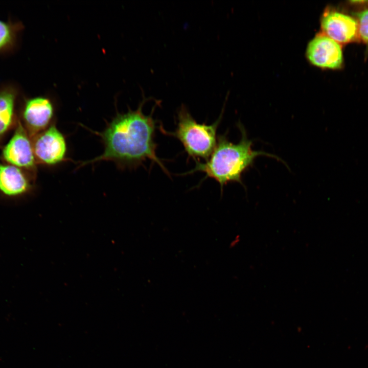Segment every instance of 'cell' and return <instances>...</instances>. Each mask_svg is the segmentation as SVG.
<instances>
[{"label":"cell","mask_w":368,"mask_h":368,"mask_svg":"<svg viewBox=\"0 0 368 368\" xmlns=\"http://www.w3.org/2000/svg\"><path fill=\"white\" fill-rule=\"evenodd\" d=\"M147 100V98H144L136 110L117 112L102 131L96 132L103 144V152L93 159L81 162L79 167L102 161H111L119 168L131 169L149 159L169 174L156 153V123L152 114L154 109L153 108L148 116L143 112L142 108Z\"/></svg>","instance_id":"obj_1"},{"label":"cell","mask_w":368,"mask_h":368,"mask_svg":"<svg viewBox=\"0 0 368 368\" xmlns=\"http://www.w3.org/2000/svg\"><path fill=\"white\" fill-rule=\"evenodd\" d=\"M238 127L241 132L238 143L230 142L225 134L218 135L216 147L210 157L204 163L196 161L195 168L184 174L203 172L206 178L214 179L222 189L231 182L243 185V174L252 166L258 156L264 155L279 159L273 154L253 150L252 141L248 138L244 127L240 123Z\"/></svg>","instance_id":"obj_2"},{"label":"cell","mask_w":368,"mask_h":368,"mask_svg":"<svg viewBox=\"0 0 368 368\" xmlns=\"http://www.w3.org/2000/svg\"><path fill=\"white\" fill-rule=\"evenodd\" d=\"M222 114L214 123L207 125L198 123L185 106H181L177 113V123L173 132H168L160 126L166 134L176 137L183 145L188 155L194 160H206L212 154L217 144V130L222 119Z\"/></svg>","instance_id":"obj_3"},{"label":"cell","mask_w":368,"mask_h":368,"mask_svg":"<svg viewBox=\"0 0 368 368\" xmlns=\"http://www.w3.org/2000/svg\"><path fill=\"white\" fill-rule=\"evenodd\" d=\"M32 146L36 160L41 164L54 166L66 159V140L55 121L34 137Z\"/></svg>","instance_id":"obj_4"},{"label":"cell","mask_w":368,"mask_h":368,"mask_svg":"<svg viewBox=\"0 0 368 368\" xmlns=\"http://www.w3.org/2000/svg\"><path fill=\"white\" fill-rule=\"evenodd\" d=\"M55 103L53 98L40 96L27 99L22 117L28 134L34 137L49 127L55 121Z\"/></svg>","instance_id":"obj_5"},{"label":"cell","mask_w":368,"mask_h":368,"mask_svg":"<svg viewBox=\"0 0 368 368\" xmlns=\"http://www.w3.org/2000/svg\"><path fill=\"white\" fill-rule=\"evenodd\" d=\"M306 56L312 65L322 68L338 69L343 62L340 45L323 33L309 42Z\"/></svg>","instance_id":"obj_6"},{"label":"cell","mask_w":368,"mask_h":368,"mask_svg":"<svg viewBox=\"0 0 368 368\" xmlns=\"http://www.w3.org/2000/svg\"><path fill=\"white\" fill-rule=\"evenodd\" d=\"M4 158L11 165L34 171L36 160L28 132L18 122L13 135L3 150Z\"/></svg>","instance_id":"obj_7"},{"label":"cell","mask_w":368,"mask_h":368,"mask_svg":"<svg viewBox=\"0 0 368 368\" xmlns=\"http://www.w3.org/2000/svg\"><path fill=\"white\" fill-rule=\"evenodd\" d=\"M323 33L340 43L354 40L358 31L357 22L344 13L327 9L320 19Z\"/></svg>","instance_id":"obj_8"},{"label":"cell","mask_w":368,"mask_h":368,"mask_svg":"<svg viewBox=\"0 0 368 368\" xmlns=\"http://www.w3.org/2000/svg\"><path fill=\"white\" fill-rule=\"evenodd\" d=\"M29 188L28 179L18 167L0 164V190L3 193L15 196L24 193Z\"/></svg>","instance_id":"obj_9"},{"label":"cell","mask_w":368,"mask_h":368,"mask_svg":"<svg viewBox=\"0 0 368 368\" xmlns=\"http://www.w3.org/2000/svg\"><path fill=\"white\" fill-rule=\"evenodd\" d=\"M16 92L11 87L0 89V140L13 123Z\"/></svg>","instance_id":"obj_10"},{"label":"cell","mask_w":368,"mask_h":368,"mask_svg":"<svg viewBox=\"0 0 368 368\" xmlns=\"http://www.w3.org/2000/svg\"><path fill=\"white\" fill-rule=\"evenodd\" d=\"M20 25L0 20V52L11 48L16 39Z\"/></svg>","instance_id":"obj_11"},{"label":"cell","mask_w":368,"mask_h":368,"mask_svg":"<svg viewBox=\"0 0 368 368\" xmlns=\"http://www.w3.org/2000/svg\"><path fill=\"white\" fill-rule=\"evenodd\" d=\"M356 15L358 19L360 35L368 45V9L357 13Z\"/></svg>","instance_id":"obj_12"},{"label":"cell","mask_w":368,"mask_h":368,"mask_svg":"<svg viewBox=\"0 0 368 368\" xmlns=\"http://www.w3.org/2000/svg\"><path fill=\"white\" fill-rule=\"evenodd\" d=\"M240 237L239 235H237L235 237L234 239L229 244V247L231 248L234 247L235 246H236L240 242Z\"/></svg>","instance_id":"obj_13"}]
</instances>
